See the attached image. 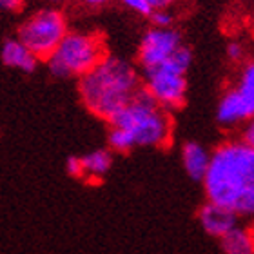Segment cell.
<instances>
[{"label":"cell","mask_w":254,"mask_h":254,"mask_svg":"<svg viewBox=\"0 0 254 254\" xmlns=\"http://www.w3.org/2000/svg\"><path fill=\"white\" fill-rule=\"evenodd\" d=\"M201 184L207 201L227 207L238 218H254V149L242 140L220 143Z\"/></svg>","instance_id":"cell-1"},{"label":"cell","mask_w":254,"mask_h":254,"mask_svg":"<svg viewBox=\"0 0 254 254\" xmlns=\"http://www.w3.org/2000/svg\"><path fill=\"white\" fill-rule=\"evenodd\" d=\"M142 87V76L131 62L106 55L89 73L78 78L80 100L85 109L109 122Z\"/></svg>","instance_id":"cell-2"},{"label":"cell","mask_w":254,"mask_h":254,"mask_svg":"<svg viewBox=\"0 0 254 254\" xmlns=\"http://www.w3.org/2000/svg\"><path fill=\"white\" fill-rule=\"evenodd\" d=\"M109 126L122 129L132 147H165L173 138L169 111L156 104L143 87L109 120Z\"/></svg>","instance_id":"cell-3"},{"label":"cell","mask_w":254,"mask_h":254,"mask_svg":"<svg viewBox=\"0 0 254 254\" xmlns=\"http://www.w3.org/2000/svg\"><path fill=\"white\" fill-rule=\"evenodd\" d=\"M190 64H192V53L184 44L160 65L143 69L142 87L164 109L167 111L178 109L186 104L187 71H189Z\"/></svg>","instance_id":"cell-4"},{"label":"cell","mask_w":254,"mask_h":254,"mask_svg":"<svg viewBox=\"0 0 254 254\" xmlns=\"http://www.w3.org/2000/svg\"><path fill=\"white\" fill-rule=\"evenodd\" d=\"M106 55V44L98 33L67 31L46 62L51 74L59 78H80Z\"/></svg>","instance_id":"cell-5"},{"label":"cell","mask_w":254,"mask_h":254,"mask_svg":"<svg viewBox=\"0 0 254 254\" xmlns=\"http://www.w3.org/2000/svg\"><path fill=\"white\" fill-rule=\"evenodd\" d=\"M69 31L67 20L62 11L46 7L33 13L20 27L18 40L31 51L38 60H48L57 46Z\"/></svg>","instance_id":"cell-6"},{"label":"cell","mask_w":254,"mask_h":254,"mask_svg":"<svg viewBox=\"0 0 254 254\" xmlns=\"http://www.w3.org/2000/svg\"><path fill=\"white\" fill-rule=\"evenodd\" d=\"M182 46H184V38L176 27L151 26L143 33L138 46V64L142 71L160 65Z\"/></svg>","instance_id":"cell-7"},{"label":"cell","mask_w":254,"mask_h":254,"mask_svg":"<svg viewBox=\"0 0 254 254\" xmlns=\"http://www.w3.org/2000/svg\"><path fill=\"white\" fill-rule=\"evenodd\" d=\"M251 117H254V107L245 100L236 87H231L222 95L218 102L216 120L223 127L244 126Z\"/></svg>","instance_id":"cell-8"},{"label":"cell","mask_w":254,"mask_h":254,"mask_svg":"<svg viewBox=\"0 0 254 254\" xmlns=\"http://www.w3.org/2000/svg\"><path fill=\"white\" fill-rule=\"evenodd\" d=\"M198 220L203 231L214 238H222L223 234H227L238 223V216L233 211H229L227 207L214 203V201H205L200 207Z\"/></svg>","instance_id":"cell-9"},{"label":"cell","mask_w":254,"mask_h":254,"mask_svg":"<svg viewBox=\"0 0 254 254\" xmlns=\"http://www.w3.org/2000/svg\"><path fill=\"white\" fill-rule=\"evenodd\" d=\"M0 59H2L4 65L18 69V71H24V73H33L38 65V59L18 38H9V40H5L2 44Z\"/></svg>","instance_id":"cell-10"},{"label":"cell","mask_w":254,"mask_h":254,"mask_svg":"<svg viewBox=\"0 0 254 254\" xmlns=\"http://www.w3.org/2000/svg\"><path fill=\"white\" fill-rule=\"evenodd\" d=\"M211 153L201 143L187 142L182 145V165L186 169L187 176L194 182H201L209 169Z\"/></svg>","instance_id":"cell-11"},{"label":"cell","mask_w":254,"mask_h":254,"mask_svg":"<svg viewBox=\"0 0 254 254\" xmlns=\"http://www.w3.org/2000/svg\"><path fill=\"white\" fill-rule=\"evenodd\" d=\"M82 178L87 182H100L113 167V153L109 149H95L80 156Z\"/></svg>","instance_id":"cell-12"},{"label":"cell","mask_w":254,"mask_h":254,"mask_svg":"<svg viewBox=\"0 0 254 254\" xmlns=\"http://www.w3.org/2000/svg\"><path fill=\"white\" fill-rule=\"evenodd\" d=\"M220 245L225 254H254V229L236 223L220 238Z\"/></svg>","instance_id":"cell-13"},{"label":"cell","mask_w":254,"mask_h":254,"mask_svg":"<svg viewBox=\"0 0 254 254\" xmlns=\"http://www.w3.org/2000/svg\"><path fill=\"white\" fill-rule=\"evenodd\" d=\"M234 87H236V89L244 95L245 100L254 107V60L245 62L244 65H242Z\"/></svg>","instance_id":"cell-14"},{"label":"cell","mask_w":254,"mask_h":254,"mask_svg":"<svg viewBox=\"0 0 254 254\" xmlns=\"http://www.w3.org/2000/svg\"><path fill=\"white\" fill-rule=\"evenodd\" d=\"M149 22L154 27H175V13L167 9H153L149 13Z\"/></svg>","instance_id":"cell-15"},{"label":"cell","mask_w":254,"mask_h":254,"mask_svg":"<svg viewBox=\"0 0 254 254\" xmlns=\"http://www.w3.org/2000/svg\"><path fill=\"white\" fill-rule=\"evenodd\" d=\"M227 57L231 62H245V57H247V49L242 42L238 40H233V42L227 44Z\"/></svg>","instance_id":"cell-16"},{"label":"cell","mask_w":254,"mask_h":254,"mask_svg":"<svg viewBox=\"0 0 254 254\" xmlns=\"http://www.w3.org/2000/svg\"><path fill=\"white\" fill-rule=\"evenodd\" d=\"M118 2H120L124 7H127L129 11L136 13V15H142V16H149V13L153 11L145 0H118Z\"/></svg>","instance_id":"cell-17"},{"label":"cell","mask_w":254,"mask_h":254,"mask_svg":"<svg viewBox=\"0 0 254 254\" xmlns=\"http://www.w3.org/2000/svg\"><path fill=\"white\" fill-rule=\"evenodd\" d=\"M240 140L254 149V117H251L249 120L244 124L242 132H240Z\"/></svg>","instance_id":"cell-18"},{"label":"cell","mask_w":254,"mask_h":254,"mask_svg":"<svg viewBox=\"0 0 254 254\" xmlns=\"http://www.w3.org/2000/svg\"><path fill=\"white\" fill-rule=\"evenodd\" d=\"M65 169L71 176L74 178H82V162H80V156H71L65 162Z\"/></svg>","instance_id":"cell-19"},{"label":"cell","mask_w":254,"mask_h":254,"mask_svg":"<svg viewBox=\"0 0 254 254\" xmlns=\"http://www.w3.org/2000/svg\"><path fill=\"white\" fill-rule=\"evenodd\" d=\"M151 9H173L180 0H145Z\"/></svg>","instance_id":"cell-20"},{"label":"cell","mask_w":254,"mask_h":254,"mask_svg":"<svg viewBox=\"0 0 254 254\" xmlns=\"http://www.w3.org/2000/svg\"><path fill=\"white\" fill-rule=\"evenodd\" d=\"M24 0H0V11H20Z\"/></svg>","instance_id":"cell-21"},{"label":"cell","mask_w":254,"mask_h":254,"mask_svg":"<svg viewBox=\"0 0 254 254\" xmlns=\"http://www.w3.org/2000/svg\"><path fill=\"white\" fill-rule=\"evenodd\" d=\"M87 7H104V5H107L109 2H113V0H82Z\"/></svg>","instance_id":"cell-22"},{"label":"cell","mask_w":254,"mask_h":254,"mask_svg":"<svg viewBox=\"0 0 254 254\" xmlns=\"http://www.w3.org/2000/svg\"><path fill=\"white\" fill-rule=\"evenodd\" d=\"M49 2H51V4H60L62 0H49Z\"/></svg>","instance_id":"cell-23"}]
</instances>
